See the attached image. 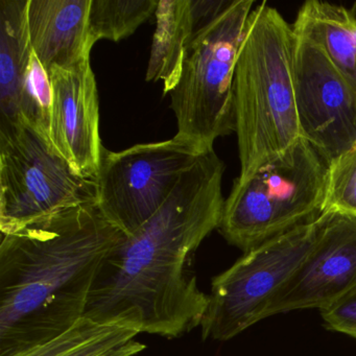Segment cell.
<instances>
[{"instance_id": "cell-1", "label": "cell", "mask_w": 356, "mask_h": 356, "mask_svg": "<svg viewBox=\"0 0 356 356\" xmlns=\"http://www.w3.org/2000/svg\"><path fill=\"white\" fill-rule=\"evenodd\" d=\"M224 172L213 149L197 158L159 210L108 254L84 316L168 339L201 326L209 295L197 285L195 253L220 229Z\"/></svg>"}, {"instance_id": "cell-2", "label": "cell", "mask_w": 356, "mask_h": 356, "mask_svg": "<svg viewBox=\"0 0 356 356\" xmlns=\"http://www.w3.org/2000/svg\"><path fill=\"white\" fill-rule=\"evenodd\" d=\"M124 235L97 202L1 234L0 356L54 339L83 318L99 268Z\"/></svg>"}, {"instance_id": "cell-3", "label": "cell", "mask_w": 356, "mask_h": 356, "mask_svg": "<svg viewBox=\"0 0 356 356\" xmlns=\"http://www.w3.org/2000/svg\"><path fill=\"white\" fill-rule=\"evenodd\" d=\"M297 36L275 8L250 14L235 66V133L241 175L247 177L300 138L295 92Z\"/></svg>"}, {"instance_id": "cell-4", "label": "cell", "mask_w": 356, "mask_h": 356, "mask_svg": "<svg viewBox=\"0 0 356 356\" xmlns=\"http://www.w3.org/2000/svg\"><path fill=\"white\" fill-rule=\"evenodd\" d=\"M328 166L303 138L247 177L225 201L220 230L245 253L318 218L324 211Z\"/></svg>"}, {"instance_id": "cell-5", "label": "cell", "mask_w": 356, "mask_h": 356, "mask_svg": "<svg viewBox=\"0 0 356 356\" xmlns=\"http://www.w3.org/2000/svg\"><path fill=\"white\" fill-rule=\"evenodd\" d=\"M253 5L235 0L189 42L180 80L170 92L179 136L212 149L216 139L235 132V66Z\"/></svg>"}, {"instance_id": "cell-6", "label": "cell", "mask_w": 356, "mask_h": 356, "mask_svg": "<svg viewBox=\"0 0 356 356\" xmlns=\"http://www.w3.org/2000/svg\"><path fill=\"white\" fill-rule=\"evenodd\" d=\"M332 213L278 235L245 252L230 268L212 279L202 339H234L268 318L270 304L318 245Z\"/></svg>"}, {"instance_id": "cell-7", "label": "cell", "mask_w": 356, "mask_h": 356, "mask_svg": "<svg viewBox=\"0 0 356 356\" xmlns=\"http://www.w3.org/2000/svg\"><path fill=\"white\" fill-rule=\"evenodd\" d=\"M97 201V181L76 174L42 133L26 122L0 127L1 234Z\"/></svg>"}, {"instance_id": "cell-8", "label": "cell", "mask_w": 356, "mask_h": 356, "mask_svg": "<svg viewBox=\"0 0 356 356\" xmlns=\"http://www.w3.org/2000/svg\"><path fill=\"white\" fill-rule=\"evenodd\" d=\"M208 149L178 134L120 152L104 149L97 179L99 209L130 236L165 203L184 172Z\"/></svg>"}, {"instance_id": "cell-9", "label": "cell", "mask_w": 356, "mask_h": 356, "mask_svg": "<svg viewBox=\"0 0 356 356\" xmlns=\"http://www.w3.org/2000/svg\"><path fill=\"white\" fill-rule=\"evenodd\" d=\"M295 92L300 136L332 165L356 145V90L320 49L298 37Z\"/></svg>"}, {"instance_id": "cell-10", "label": "cell", "mask_w": 356, "mask_h": 356, "mask_svg": "<svg viewBox=\"0 0 356 356\" xmlns=\"http://www.w3.org/2000/svg\"><path fill=\"white\" fill-rule=\"evenodd\" d=\"M356 293V216L332 213L318 245L270 304L268 316L328 309Z\"/></svg>"}, {"instance_id": "cell-11", "label": "cell", "mask_w": 356, "mask_h": 356, "mask_svg": "<svg viewBox=\"0 0 356 356\" xmlns=\"http://www.w3.org/2000/svg\"><path fill=\"white\" fill-rule=\"evenodd\" d=\"M53 86L49 141L83 178L97 181L105 147L99 135V102L90 60L49 72Z\"/></svg>"}, {"instance_id": "cell-12", "label": "cell", "mask_w": 356, "mask_h": 356, "mask_svg": "<svg viewBox=\"0 0 356 356\" xmlns=\"http://www.w3.org/2000/svg\"><path fill=\"white\" fill-rule=\"evenodd\" d=\"M90 3L91 0H28L29 39L47 72L70 70L90 60Z\"/></svg>"}, {"instance_id": "cell-13", "label": "cell", "mask_w": 356, "mask_h": 356, "mask_svg": "<svg viewBox=\"0 0 356 356\" xmlns=\"http://www.w3.org/2000/svg\"><path fill=\"white\" fill-rule=\"evenodd\" d=\"M293 32L314 44L356 90V16L343 6L306 1L298 12Z\"/></svg>"}, {"instance_id": "cell-14", "label": "cell", "mask_w": 356, "mask_h": 356, "mask_svg": "<svg viewBox=\"0 0 356 356\" xmlns=\"http://www.w3.org/2000/svg\"><path fill=\"white\" fill-rule=\"evenodd\" d=\"M28 0H0V127L22 122L20 97L33 51Z\"/></svg>"}, {"instance_id": "cell-15", "label": "cell", "mask_w": 356, "mask_h": 356, "mask_svg": "<svg viewBox=\"0 0 356 356\" xmlns=\"http://www.w3.org/2000/svg\"><path fill=\"white\" fill-rule=\"evenodd\" d=\"M138 334L122 325L83 316L61 334L11 356H135L147 348Z\"/></svg>"}, {"instance_id": "cell-16", "label": "cell", "mask_w": 356, "mask_h": 356, "mask_svg": "<svg viewBox=\"0 0 356 356\" xmlns=\"http://www.w3.org/2000/svg\"><path fill=\"white\" fill-rule=\"evenodd\" d=\"M147 81H162L164 95L178 84L185 51L195 34L191 0H160Z\"/></svg>"}, {"instance_id": "cell-17", "label": "cell", "mask_w": 356, "mask_h": 356, "mask_svg": "<svg viewBox=\"0 0 356 356\" xmlns=\"http://www.w3.org/2000/svg\"><path fill=\"white\" fill-rule=\"evenodd\" d=\"M157 0H91L88 30L91 44L101 39L118 42L156 13Z\"/></svg>"}, {"instance_id": "cell-18", "label": "cell", "mask_w": 356, "mask_h": 356, "mask_svg": "<svg viewBox=\"0 0 356 356\" xmlns=\"http://www.w3.org/2000/svg\"><path fill=\"white\" fill-rule=\"evenodd\" d=\"M51 109L53 86L51 78L35 54H33L24 76L20 97L22 122H28L49 138Z\"/></svg>"}, {"instance_id": "cell-19", "label": "cell", "mask_w": 356, "mask_h": 356, "mask_svg": "<svg viewBox=\"0 0 356 356\" xmlns=\"http://www.w3.org/2000/svg\"><path fill=\"white\" fill-rule=\"evenodd\" d=\"M323 212L356 216V145L328 166Z\"/></svg>"}, {"instance_id": "cell-20", "label": "cell", "mask_w": 356, "mask_h": 356, "mask_svg": "<svg viewBox=\"0 0 356 356\" xmlns=\"http://www.w3.org/2000/svg\"><path fill=\"white\" fill-rule=\"evenodd\" d=\"M320 312L325 326L329 330L343 333L356 339V293Z\"/></svg>"}]
</instances>
